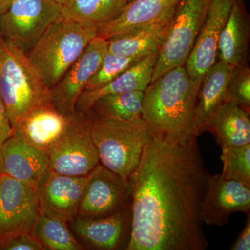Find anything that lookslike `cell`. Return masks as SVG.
Here are the masks:
<instances>
[{"label": "cell", "instance_id": "obj_1", "mask_svg": "<svg viewBox=\"0 0 250 250\" xmlns=\"http://www.w3.org/2000/svg\"><path fill=\"white\" fill-rule=\"evenodd\" d=\"M209 177L197 136L179 142L152 134L128 178L131 231L126 250L208 249L200 206Z\"/></svg>", "mask_w": 250, "mask_h": 250}, {"label": "cell", "instance_id": "obj_2", "mask_svg": "<svg viewBox=\"0 0 250 250\" xmlns=\"http://www.w3.org/2000/svg\"><path fill=\"white\" fill-rule=\"evenodd\" d=\"M200 87L184 66L172 69L151 82L144 90L141 116L151 133L179 142L196 136L194 111Z\"/></svg>", "mask_w": 250, "mask_h": 250}, {"label": "cell", "instance_id": "obj_3", "mask_svg": "<svg viewBox=\"0 0 250 250\" xmlns=\"http://www.w3.org/2000/svg\"><path fill=\"white\" fill-rule=\"evenodd\" d=\"M0 95L14 129L32 110L53 105L50 88L27 54L2 38L0 41Z\"/></svg>", "mask_w": 250, "mask_h": 250}, {"label": "cell", "instance_id": "obj_4", "mask_svg": "<svg viewBox=\"0 0 250 250\" xmlns=\"http://www.w3.org/2000/svg\"><path fill=\"white\" fill-rule=\"evenodd\" d=\"M98 31V28L62 16L49 26L27 55L50 89L80 58Z\"/></svg>", "mask_w": 250, "mask_h": 250}, {"label": "cell", "instance_id": "obj_5", "mask_svg": "<svg viewBox=\"0 0 250 250\" xmlns=\"http://www.w3.org/2000/svg\"><path fill=\"white\" fill-rule=\"evenodd\" d=\"M90 133L104 166L125 179L129 178L142 156L152 133L142 118L121 121L86 113Z\"/></svg>", "mask_w": 250, "mask_h": 250}, {"label": "cell", "instance_id": "obj_6", "mask_svg": "<svg viewBox=\"0 0 250 250\" xmlns=\"http://www.w3.org/2000/svg\"><path fill=\"white\" fill-rule=\"evenodd\" d=\"M212 0H181L170 31L158 54L152 82L166 72L184 66L205 22Z\"/></svg>", "mask_w": 250, "mask_h": 250}, {"label": "cell", "instance_id": "obj_7", "mask_svg": "<svg viewBox=\"0 0 250 250\" xmlns=\"http://www.w3.org/2000/svg\"><path fill=\"white\" fill-rule=\"evenodd\" d=\"M62 6L54 0H15L0 14V34L28 54L52 23L62 16Z\"/></svg>", "mask_w": 250, "mask_h": 250}, {"label": "cell", "instance_id": "obj_8", "mask_svg": "<svg viewBox=\"0 0 250 250\" xmlns=\"http://www.w3.org/2000/svg\"><path fill=\"white\" fill-rule=\"evenodd\" d=\"M47 154L49 171L73 177L88 176L100 164L88 115L77 113L72 116L63 134Z\"/></svg>", "mask_w": 250, "mask_h": 250}, {"label": "cell", "instance_id": "obj_9", "mask_svg": "<svg viewBox=\"0 0 250 250\" xmlns=\"http://www.w3.org/2000/svg\"><path fill=\"white\" fill-rule=\"evenodd\" d=\"M41 214L38 186L21 182L1 173L0 246L16 235L34 233Z\"/></svg>", "mask_w": 250, "mask_h": 250}, {"label": "cell", "instance_id": "obj_10", "mask_svg": "<svg viewBox=\"0 0 250 250\" xmlns=\"http://www.w3.org/2000/svg\"><path fill=\"white\" fill-rule=\"evenodd\" d=\"M131 192L127 179L99 164L88 176L78 215L107 216L131 208Z\"/></svg>", "mask_w": 250, "mask_h": 250}, {"label": "cell", "instance_id": "obj_11", "mask_svg": "<svg viewBox=\"0 0 250 250\" xmlns=\"http://www.w3.org/2000/svg\"><path fill=\"white\" fill-rule=\"evenodd\" d=\"M108 52V41L94 38L80 58L74 62L60 81L51 88L54 107L62 114H76V103L87 83L98 72Z\"/></svg>", "mask_w": 250, "mask_h": 250}, {"label": "cell", "instance_id": "obj_12", "mask_svg": "<svg viewBox=\"0 0 250 250\" xmlns=\"http://www.w3.org/2000/svg\"><path fill=\"white\" fill-rule=\"evenodd\" d=\"M239 211L250 213V187L221 174L210 175L200 206L202 223L223 227L231 214Z\"/></svg>", "mask_w": 250, "mask_h": 250}, {"label": "cell", "instance_id": "obj_13", "mask_svg": "<svg viewBox=\"0 0 250 250\" xmlns=\"http://www.w3.org/2000/svg\"><path fill=\"white\" fill-rule=\"evenodd\" d=\"M236 0H212L191 53L186 62L187 73L200 85L216 62L220 34Z\"/></svg>", "mask_w": 250, "mask_h": 250}, {"label": "cell", "instance_id": "obj_14", "mask_svg": "<svg viewBox=\"0 0 250 250\" xmlns=\"http://www.w3.org/2000/svg\"><path fill=\"white\" fill-rule=\"evenodd\" d=\"M87 176L73 177L48 171L38 187L41 213L70 221L78 215Z\"/></svg>", "mask_w": 250, "mask_h": 250}, {"label": "cell", "instance_id": "obj_15", "mask_svg": "<svg viewBox=\"0 0 250 250\" xmlns=\"http://www.w3.org/2000/svg\"><path fill=\"white\" fill-rule=\"evenodd\" d=\"M72 228L90 247L96 250H116L129 245L131 231V208L107 216H78L70 220Z\"/></svg>", "mask_w": 250, "mask_h": 250}, {"label": "cell", "instance_id": "obj_16", "mask_svg": "<svg viewBox=\"0 0 250 250\" xmlns=\"http://www.w3.org/2000/svg\"><path fill=\"white\" fill-rule=\"evenodd\" d=\"M180 1L131 0L118 17L99 28L97 37L108 41L169 21Z\"/></svg>", "mask_w": 250, "mask_h": 250}, {"label": "cell", "instance_id": "obj_17", "mask_svg": "<svg viewBox=\"0 0 250 250\" xmlns=\"http://www.w3.org/2000/svg\"><path fill=\"white\" fill-rule=\"evenodd\" d=\"M0 167L1 173L39 187L49 171L48 156L14 132L0 145Z\"/></svg>", "mask_w": 250, "mask_h": 250}, {"label": "cell", "instance_id": "obj_18", "mask_svg": "<svg viewBox=\"0 0 250 250\" xmlns=\"http://www.w3.org/2000/svg\"><path fill=\"white\" fill-rule=\"evenodd\" d=\"M234 67L218 62L204 77L194 111L193 132L196 136L207 131L210 120L228 102L227 88Z\"/></svg>", "mask_w": 250, "mask_h": 250}, {"label": "cell", "instance_id": "obj_19", "mask_svg": "<svg viewBox=\"0 0 250 250\" xmlns=\"http://www.w3.org/2000/svg\"><path fill=\"white\" fill-rule=\"evenodd\" d=\"M70 118L53 105L41 106L29 112L14 131L31 146L47 153L63 134Z\"/></svg>", "mask_w": 250, "mask_h": 250}, {"label": "cell", "instance_id": "obj_20", "mask_svg": "<svg viewBox=\"0 0 250 250\" xmlns=\"http://www.w3.org/2000/svg\"><path fill=\"white\" fill-rule=\"evenodd\" d=\"M158 54L145 57L107 84L95 89L84 90L75 106L77 113L86 114L95 102L105 95L131 90H145L152 82Z\"/></svg>", "mask_w": 250, "mask_h": 250}, {"label": "cell", "instance_id": "obj_21", "mask_svg": "<svg viewBox=\"0 0 250 250\" xmlns=\"http://www.w3.org/2000/svg\"><path fill=\"white\" fill-rule=\"evenodd\" d=\"M249 37L248 14L241 1L236 0L219 39L218 62L233 67L246 65Z\"/></svg>", "mask_w": 250, "mask_h": 250}, {"label": "cell", "instance_id": "obj_22", "mask_svg": "<svg viewBox=\"0 0 250 250\" xmlns=\"http://www.w3.org/2000/svg\"><path fill=\"white\" fill-rule=\"evenodd\" d=\"M207 131L213 134L222 148L250 143V112L227 102L210 120Z\"/></svg>", "mask_w": 250, "mask_h": 250}, {"label": "cell", "instance_id": "obj_23", "mask_svg": "<svg viewBox=\"0 0 250 250\" xmlns=\"http://www.w3.org/2000/svg\"><path fill=\"white\" fill-rule=\"evenodd\" d=\"M171 20L110 39L108 52L123 57L141 58L159 54L168 35Z\"/></svg>", "mask_w": 250, "mask_h": 250}, {"label": "cell", "instance_id": "obj_24", "mask_svg": "<svg viewBox=\"0 0 250 250\" xmlns=\"http://www.w3.org/2000/svg\"><path fill=\"white\" fill-rule=\"evenodd\" d=\"M129 0H71L62 6L67 19L100 28L118 17Z\"/></svg>", "mask_w": 250, "mask_h": 250}, {"label": "cell", "instance_id": "obj_25", "mask_svg": "<svg viewBox=\"0 0 250 250\" xmlns=\"http://www.w3.org/2000/svg\"><path fill=\"white\" fill-rule=\"evenodd\" d=\"M143 98L144 90L110 94L97 100L88 113L116 121H134L142 116Z\"/></svg>", "mask_w": 250, "mask_h": 250}, {"label": "cell", "instance_id": "obj_26", "mask_svg": "<svg viewBox=\"0 0 250 250\" xmlns=\"http://www.w3.org/2000/svg\"><path fill=\"white\" fill-rule=\"evenodd\" d=\"M67 221L41 213L34 235L45 250H80L79 243L67 226Z\"/></svg>", "mask_w": 250, "mask_h": 250}, {"label": "cell", "instance_id": "obj_27", "mask_svg": "<svg viewBox=\"0 0 250 250\" xmlns=\"http://www.w3.org/2000/svg\"><path fill=\"white\" fill-rule=\"evenodd\" d=\"M221 174L227 179L238 181L250 187V143L222 148Z\"/></svg>", "mask_w": 250, "mask_h": 250}, {"label": "cell", "instance_id": "obj_28", "mask_svg": "<svg viewBox=\"0 0 250 250\" xmlns=\"http://www.w3.org/2000/svg\"><path fill=\"white\" fill-rule=\"evenodd\" d=\"M143 59L123 57L107 52L101 66L87 83L84 90L95 89L107 84Z\"/></svg>", "mask_w": 250, "mask_h": 250}, {"label": "cell", "instance_id": "obj_29", "mask_svg": "<svg viewBox=\"0 0 250 250\" xmlns=\"http://www.w3.org/2000/svg\"><path fill=\"white\" fill-rule=\"evenodd\" d=\"M227 100L250 112V70L248 63L233 69L227 88Z\"/></svg>", "mask_w": 250, "mask_h": 250}, {"label": "cell", "instance_id": "obj_30", "mask_svg": "<svg viewBox=\"0 0 250 250\" xmlns=\"http://www.w3.org/2000/svg\"><path fill=\"white\" fill-rule=\"evenodd\" d=\"M0 250H42L43 246L34 233H23L11 237L0 246Z\"/></svg>", "mask_w": 250, "mask_h": 250}, {"label": "cell", "instance_id": "obj_31", "mask_svg": "<svg viewBox=\"0 0 250 250\" xmlns=\"http://www.w3.org/2000/svg\"><path fill=\"white\" fill-rule=\"evenodd\" d=\"M14 132L6 106L0 95V145L12 136Z\"/></svg>", "mask_w": 250, "mask_h": 250}, {"label": "cell", "instance_id": "obj_32", "mask_svg": "<svg viewBox=\"0 0 250 250\" xmlns=\"http://www.w3.org/2000/svg\"><path fill=\"white\" fill-rule=\"evenodd\" d=\"M246 227L230 248L231 250H250V213H248Z\"/></svg>", "mask_w": 250, "mask_h": 250}, {"label": "cell", "instance_id": "obj_33", "mask_svg": "<svg viewBox=\"0 0 250 250\" xmlns=\"http://www.w3.org/2000/svg\"><path fill=\"white\" fill-rule=\"evenodd\" d=\"M15 0H0V14L4 12Z\"/></svg>", "mask_w": 250, "mask_h": 250}, {"label": "cell", "instance_id": "obj_34", "mask_svg": "<svg viewBox=\"0 0 250 250\" xmlns=\"http://www.w3.org/2000/svg\"><path fill=\"white\" fill-rule=\"evenodd\" d=\"M54 1L57 4H60L61 6H64L68 4L71 0H54Z\"/></svg>", "mask_w": 250, "mask_h": 250}, {"label": "cell", "instance_id": "obj_35", "mask_svg": "<svg viewBox=\"0 0 250 250\" xmlns=\"http://www.w3.org/2000/svg\"><path fill=\"white\" fill-rule=\"evenodd\" d=\"M1 167H0V176H1Z\"/></svg>", "mask_w": 250, "mask_h": 250}, {"label": "cell", "instance_id": "obj_36", "mask_svg": "<svg viewBox=\"0 0 250 250\" xmlns=\"http://www.w3.org/2000/svg\"><path fill=\"white\" fill-rule=\"evenodd\" d=\"M1 34H0V41H1Z\"/></svg>", "mask_w": 250, "mask_h": 250}, {"label": "cell", "instance_id": "obj_37", "mask_svg": "<svg viewBox=\"0 0 250 250\" xmlns=\"http://www.w3.org/2000/svg\"><path fill=\"white\" fill-rule=\"evenodd\" d=\"M131 1V0H129V1Z\"/></svg>", "mask_w": 250, "mask_h": 250}]
</instances>
